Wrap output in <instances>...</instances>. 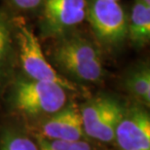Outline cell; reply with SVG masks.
<instances>
[{
    "instance_id": "3957f363",
    "label": "cell",
    "mask_w": 150,
    "mask_h": 150,
    "mask_svg": "<svg viewBox=\"0 0 150 150\" xmlns=\"http://www.w3.org/2000/svg\"><path fill=\"white\" fill-rule=\"evenodd\" d=\"M14 28L17 62L23 75L33 80L58 84L73 94L80 91L78 84L67 79L52 67L42 51L39 39L23 18H14Z\"/></svg>"
},
{
    "instance_id": "2e32d148",
    "label": "cell",
    "mask_w": 150,
    "mask_h": 150,
    "mask_svg": "<svg viewBox=\"0 0 150 150\" xmlns=\"http://www.w3.org/2000/svg\"><path fill=\"white\" fill-rule=\"evenodd\" d=\"M113 1H118V0H113Z\"/></svg>"
},
{
    "instance_id": "9a60e30c",
    "label": "cell",
    "mask_w": 150,
    "mask_h": 150,
    "mask_svg": "<svg viewBox=\"0 0 150 150\" xmlns=\"http://www.w3.org/2000/svg\"><path fill=\"white\" fill-rule=\"evenodd\" d=\"M143 2L145 3L146 5H148V6H150V0H142Z\"/></svg>"
},
{
    "instance_id": "7a4b0ae2",
    "label": "cell",
    "mask_w": 150,
    "mask_h": 150,
    "mask_svg": "<svg viewBox=\"0 0 150 150\" xmlns=\"http://www.w3.org/2000/svg\"><path fill=\"white\" fill-rule=\"evenodd\" d=\"M67 90L55 83L15 75L8 86L9 109L31 124L61 110L68 101Z\"/></svg>"
},
{
    "instance_id": "30bf717a",
    "label": "cell",
    "mask_w": 150,
    "mask_h": 150,
    "mask_svg": "<svg viewBox=\"0 0 150 150\" xmlns=\"http://www.w3.org/2000/svg\"><path fill=\"white\" fill-rule=\"evenodd\" d=\"M121 88L132 101L150 105V67L147 62H139L125 71L121 78Z\"/></svg>"
},
{
    "instance_id": "7c38bea8",
    "label": "cell",
    "mask_w": 150,
    "mask_h": 150,
    "mask_svg": "<svg viewBox=\"0 0 150 150\" xmlns=\"http://www.w3.org/2000/svg\"><path fill=\"white\" fill-rule=\"evenodd\" d=\"M0 150H39L29 130L20 124L9 123L0 129Z\"/></svg>"
},
{
    "instance_id": "5bb4252c",
    "label": "cell",
    "mask_w": 150,
    "mask_h": 150,
    "mask_svg": "<svg viewBox=\"0 0 150 150\" xmlns=\"http://www.w3.org/2000/svg\"><path fill=\"white\" fill-rule=\"evenodd\" d=\"M7 1L16 10L23 12L39 10L43 3V0H7Z\"/></svg>"
},
{
    "instance_id": "6da1fadb",
    "label": "cell",
    "mask_w": 150,
    "mask_h": 150,
    "mask_svg": "<svg viewBox=\"0 0 150 150\" xmlns=\"http://www.w3.org/2000/svg\"><path fill=\"white\" fill-rule=\"evenodd\" d=\"M55 40L46 58L59 74L76 84L104 80L103 51L97 42L74 31Z\"/></svg>"
},
{
    "instance_id": "5b68a950",
    "label": "cell",
    "mask_w": 150,
    "mask_h": 150,
    "mask_svg": "<svg viewBox=\"0 0 150 150\" xmlns=\"http://www.w3.org/2000/svg\"><path fill=\"white\" fill-rule=\"evenodd\" d=\"M86 19L101 50L115 52L128 40V16L113 0H86Z\"/></svg>"
},
{
    "instance_id": "9c48e42d",
    "label": "cell",
    "mask_w": 150,
    "mask_h": 150,
    "mask_svg": "<svg viewBox=\"0 0 150 150\" xmlns=\"http://www.w3.org/2000/svg\"><path fill=\"white\" fill-rule=\"evenodd\" d=\"M17 62L14 17L8 10L0 8V96L16 75Z\"/></svg>"
},
{
    "instance_id": "ba28073f",
    "label": "cell",
    "mask_w": 150,
    "mask_h": 150,
    "mask_svg": "<svg viewBox=\"0 0 150 150\" xmlns=\"http://www.w3.org/2000/svg\"><path fill=\"white\" fill-rule=\"evenodd\" d=\"M34 136L44 139L76 142L88 139L83 130L79 105L68 101L61 110L31 124Z\"/></svg>"
},
{
    "instance_id": "277c9868",
    "label": "cell",
    "mask_w": 150,
    "mask_h": 150,
    "mask_svg": "<svg viewBox=\"0 0 150 150\" xmlns=\"http://www.w3.org/2000/svg\"><path fill=\"white\" fill-rule=\"evenodd\" d=\"M127 103L115 95L98 93L79 105L83 130L89 140L112 144Z\"/></svg>"
},
{
    "instance_id": "52a82bcc",
    "label": "cell",
    "mask_w": 150,
    "mask_h": 150,
    "mask_svg": "<svg viewBox=\"0 0 150 150\" xmlns=\"http://www.w3.org/2000/svg\"><path fill=\"white\" fill-rule=\"evenodd\" d=\"M114 144L118 150H150L148 108L130 100L117 125Z\"/></svg>"
},
{
    "instance_id": "8fae6325",
    "label": "cell",
    "mask_w": 150,
    "mask_h": 150,
    "mask_svg": "<svg viewBox=\"0 0 150 150\" xmlns=\"http://www.w3.org/2000/svg\"><path fill=\"white\" fill-rule=\"evenodd\" d=\"M128 40L137 49L150 40V6L142 0H134L130 18H128Z\"/></svg>"
},
{
    "instance_id": "8992f818",
    "label": "cell",
    "mask_w": 150,
    "mask_h": 150,
    "mask_svg": "<svg viewBox=\"0 0 150 150\" xmlns=\"http://www.w3.org/2000/svg\"><path fill=\"white\" fill-rule=\"evenodd\" d=\"M40 34L57 39L72 32L86 19V0H43Z\"/></svg>"
},
{
    "instance_id": "4fadbf2b",
    "label": "cell",
    "mask_w": 150,
    "mask_h": 150,
    "mask_svg": "<svg viewBox=\"0 0 150 150\" xmlns=\"http://www.w3.org/2000/svg\"><path fill=\"white\" fill-rule=\"evenodd\" d=\"M34 136V134H33ZM39 150H95L91 140L81 139L76 142H67L59 139H49L34 136Z\"/></svg>"
}]
</instances>
